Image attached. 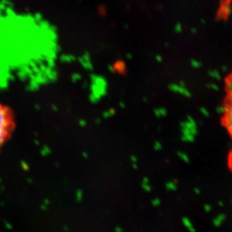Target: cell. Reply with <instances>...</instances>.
<instances>
[{
  "instance_id": "cell-3",
  "label": "cell",
  "mask_w": 232,
  "mask_h": 232,
  "mask_svg": "<svg viewBox=\"0 0 232 232\" xmlns=\"http://www.w3.org/2000/svg\"><path fill=\"white\" fill-rule=\"evenodd\" d=\"M225 124L230 133V135L232 136V90H231V93L228 97L227 106L225 107Z\"/></svg>"
},
{
  "instance_id": "cell-6",
  "label": "cell",
  "mask_w": 232,
  "mask_h": 232,
  "mask_svg": "<svg viewBox=\"0 0 232 232\" xmlns=\"http://www.w3.org/2000/svg\"><path fill=\"white\" fill-rule=\"evenodd\" d=\"M142 187L143 189L146 191V192H150L151 190V187L149 184V180L147 178H143V182H142Z\"/></svg>"
},
{
  "instance_id": "cell-11",
  "label": "cell",
  "mask_w": 232,
  "mask_h": 232,
  "mask_svg": "<svg viewBox=\"0 0 232 232\" xmlns=\"http://www.w3.org/2000/svg\"><path fill=\"white\" fill-rule=\"evenodd\" d=\"M156 115L158 116H164V115H165L166 114V112H165V111H162V110H159V111H156Z\"/></svg>"
},
{
  "instance_id": "cell-7",
  "label": "cell",
  "mask_w": 232,
  "mask_h": 232,
  "mask_svg": "<svg viewBox=\"0 0 232 232\" xmlns=\"http://www.w3.org/2000/svg\"><path fill=\"white\" fill-rule=\"evenodd\" d=\"M177 183L174 181H170L168 182H167L166 184V188L168 189V190H170V191H174L177 189Z\"/></svg>"
},
{
  "instance_id": "cell-12",
  "label": "cell",
  "mask_w": 232,
  "mask_h": 232,
  "mask_svg": "<svg viewBox=\"0 0 232 232\" xmlns=\"http://www.w3.org/2000/svg\"><path fill=\"white\" fill-rule=\"evenodd\" d=\"M211 206H210V205H208V204H206V205H204V210H205V211L206 212H210V211H211Z\"/></svg>"
},
{
  "instance_id": "cell-8",
  "label": "cell",
  "mask_w": 232,
  "mask_h": 232,
  "mask_svg": "<svg viewBox=\"0 0 232 232\" xmlns=\"http://www.w3.org/2000/svg\"><path fill=\"white\" fill-rule=\"evenodd\" d=\"M178 155L182 158V161H184L186 162H189V157L187 156L186 154H185L184 153H181V152H179L178 153Z\"/></svg>"
},
{
  "instance_id": "cell-9",
  "label": "cell",
  "mask_w": 232,
  "mask_h": 232,
  "mask_svg": "<svg viewBox=\"0 0 232 232\" xmlns=\"http://www.w3.org/2000/svg\"><path fill=\"white\" fill-rule=\"evenodd\" d=\"M160 204H161V201L158 199V198H155V199H153V201H152V204H153V206H158V205H160Z\"/></svg>"
},
{
  "instance_id": "cell-13",
  "label": "cell",
  "mask_w": 232,
  "mask_h": 232,
  "mask_svg": "<svg viewBox=\"0 0 232 232\" xmlns=\"http://www.w3.org/2000/svg\"><path fill=\"white\" fill-rule=\"evenodd\" d=\"M131 160L132 161L133 164H135V163H137V162H138V158H137V157H135V155H132V156H131Z\"/></svg>"
},
{
  "instance_id": "cell-15",
  "label": "cell",
  "mask_w": 232,
  "mask_h": 232,
  "mask_svg": "<svg viewBox=\"0 0 232 232\" xmlns=\"http://www.w3.org/2000/svg\"><path fill=\"white\" fill-rule=\"evenodd\" d=\"M194 191H195V192L198 193V194H199V193H200L199 190H198V189H194Z\"/></svg>"
},
{
  "instance_id": "cell-4",
  "label": "cell",
  "mask_w": 232,
  "mask_h": 232,
  "mask_svg": "<svg viewBox=\"0 0 232 232\" xmlns=\"http://www.w3.org/2000/svg\"><path fill=\"white\" fill-rule=\"evenodd\" d=\"M182 224H183V225H184L190 232H195V229H194V228L192 223L191 222V221L189 220L188 218H186V217H185V218L182 219Z\"/></svg>"
},
{
  "instance_id": "cell-14",
  "label": "cell",
  "mask_w": 232,
  "mask_h": 232,
  "mask_svg": "<svg viewBox=\"0 0 232 232\" xmlns=\"http://www.w3.org/2000/svg\"><path fill=\"white\" fill-rule=\"evenodd\" d=\"M230 166L232 168V153H231V154L230 155Z\"/></svg>"
},
{
  "instance_id": "cell-5",
  "label": "cell",
  "mask_w": 232,
  "mask_h": 232,
  "mask_svg": "<svg viewBox=\"0 0 232 232\" xmlns=\"http://www.w3.org/2000/svg\"><path fill=\"white\" fill-rule=\"evenodd\" d=\"M225 220V216L223 214H219L218 216H216L214 220H213V225L216 227H219L221 226V225L222 224V222Z\"/></svg>"
},
{
  "instance_id": "cell-10",
  "label": "cell",
  "mask_w": 232,
  "mask_h": 232,
  "mask_svg": "<svg viewBox=\"0 0 232 232\" xmlns=\"http://www.w3.org/2000/svg\"><path fill=\"white\" fill-rule=\"evenodd\" d=\"M154 148L155 150H159L162 149V144L159 142H155L154 144Z\"/></svg>"
},
{
  "instance_id": "cell-1",
  "label": "cell",
  "mask_w": 232,
  "mask_h": 232,
  "mask_svg": "<svg viewBox=\"0 0 232 232\" xmlns=\"http://www.w3.org/2000/svg\"><path fill=\"white\" fill-rule=\"evenodd\" d=\"M14 127V116L11 110L0 103V150L11 136Z\"/></svg>"
},
{
  "instance_id": "cell-2",
  "label": "cell",
  "mask_w": 232,
  "mask_h": 232,
  "mask_svg": "<svg viewBox=\"0 0 232 232\" xmlns=\"http://www.w3.org/2000/svg\"><path fill=\"white\" fill-rule=\"evenodd\" d=\"M182 140L185 141L191 142L194 140V135L196 134L197 127L194 122L191 119L188 122L182 123Z\"/></svg>"
}]
</instances>
